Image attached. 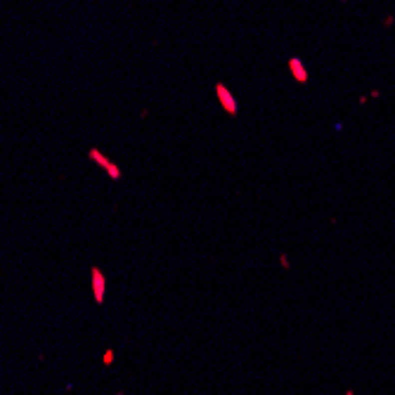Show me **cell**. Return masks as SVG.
I'll return each instance as SVG.
<instances>
[{
    "label": "cell",
    "mask_w": 395,
    "mask_h": 395,
    "mask_svg": "<svg viewBox=\"0 0 395 395\" xmlns=\"http://www.w3.org/2000/svg\"><path fill=\"white\" fill-rule=\"evenodd\" d=\"M216 95H218V99H220V104H223V109L227 111V114H237V99L232 97V92L225 88L223 83H218L216 85Z\"/></svg>",
    "instance_id": "cell-1"
},
{
    "label": "cell",
    "mask_w": 395,
    "mask_h": 395,
    "mask_svg": "<svg viewBox=\"0 0 395 395\" xmlns=\"http://www.w3.org/2000/svg\"><path fill=\"white\" fill-rule=\"evenodd\" d=\"M90 159H95V161H97L99 166H102V168H107V173H109V175H111L114 180L121 178V171H118L116 166H114V163L109 161L107 156H102V154H99L97 149H90Z\"/></svg>",
    "instance_id": "cell-2"
},
{
    "label": "cell",
    "mask_w": 395,
    "mask_h": 395,
    "mask_svg": "<svg viewBox=\"0 0 395 395\" xmlns=\"http://www.w3.org/2000/svg\"><path fill=\"white\" fill-rule=\"evenodd\" d=\"M289 69H291V73H294V78H296L298 83H306V81H308L306 66L298 62V59H289Z\"/></svg>",
    "instance_id": "cell-3"
},
{
    "label": "cell",
    "mask_w": 395,
    "mask_h": 395,
    "mask_svg": "<svg viewBox=\"0 0 395 395\" xmlns=\"http://www.w3.org/2000/svg\"><path fill=\"white\" fill-rule=\"evenodd\" d=\"M95 289H97V301H99V298H102V294H99V291H102V277H99V272H95Z\"/></svg>",
    "instance_id": "cell-4"
}]
</instances>
